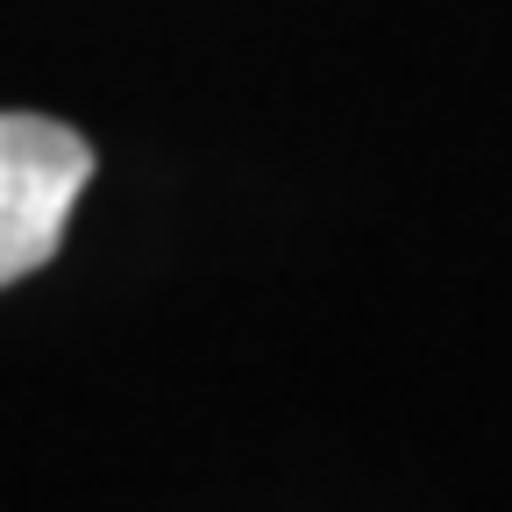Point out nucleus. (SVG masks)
<instances>
[{"label":"nucleus","mask_w":512,"mask_h":512,"mask_svg":"<svg viewBox=\"0 0 512 512\" xmlns=\"http://www.w3.org/2000/svg\"><path fill=\"white\" fill-rule=\"evenodd\" d=\"M93 185V143L50 114H0V292L43 271L79 192Z\"/></svg>","instance_id":"obj_1"}]
</instances>
